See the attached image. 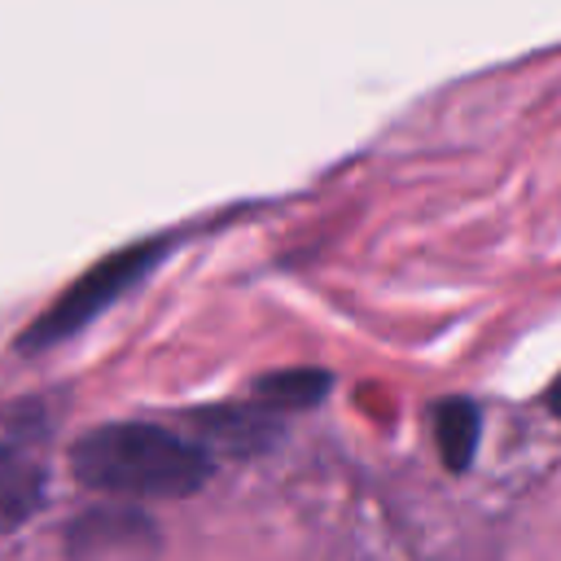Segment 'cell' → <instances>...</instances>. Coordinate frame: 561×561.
Masks as SVG:
<instances>
[{"label":"cell","instance_id":"6da1fadb","mask_svg":"<svg viewBox=\"0 0 561 561\" xmlns=\"http://www.w3.org/2000/svg\"><path fill=\"white\" fill-rule=\"evenodd\" d=\"M70 469L92 491L175 500V495H193L206 482L210 460L197 443L180 438L167 425L118 421L83 434L70 451Z\"/></svg>","mask_w":561,"mask_h":561},{"label":"cell","instance_id":"7a4b0ae2","mask_svg":"<svg viewBox=\"0 0 561 561\" xmlns=\"http://www.w3.org/2000/svg\"><path fill=\"white\" fill-rule=\"evenodd\" d=\"M158 259V250L153 245H145V250H127V254H114V259H105L96 272H88L57 307H48L44 311V320L26 333V346H35V342H53V337H66L70 329H79L83 320H92L110 298H118L149 263Z\"/></svg>","mask_w":561,"mask_h":561},{"label":"cell","instance_id":"3957f363","mask_svg":"<svg viewBox=\"0 0 561 561\" xmlns=\"http://www.w3.org/2000/svg\"><path fill=\"white\" fill-rule=\"evenodd\" d=\"M434 438L447 469H465L478 447V412L469 399H447L434 408Z\"/></svg>","mask_w":561,"mask_h":561},{"label":"cell","instance_id":"277c9868","mask_svg":"<svg viewBox=\"0 0 561 561\" xmlns=\"http://www.w3.org/2000/svg\"><path fill=\"white\" fill-rule=\"evenodd\" d=\"M324 386H329L324 373H316V368H298V373L263 377L254 394H259L263 403H272V408H307V403H316V399L324 394Z\"/></svg>","mask_w":561,"mask_h":561},{"label":"cell","instance_id":"5b68a950","mask_svg":"<svg viewBox=\"0 0 561 561\" xmlns=\"http://www.w3.org/2000/svg\"><path fill=\"white\" fill-rule=\"evenodd\" d=\"M39 504V469H4L0 465V530L18 526Z\"/></svg>","mask_w":561,"mask_h":561},{"label":"cell","instance_id":"8992f818","mask_svg":"<svg viewBox=\"0 0 561 561\" xmlns=\"http://www.w3.org/2000/svg\"><path fill=\"white\" fill-rule=\"evenodd\" d=\"M548 403H552V412H561V377H557V386L548 390Z\"/></svg>","mask_w":561,"mask_h":561}]
</instances>
